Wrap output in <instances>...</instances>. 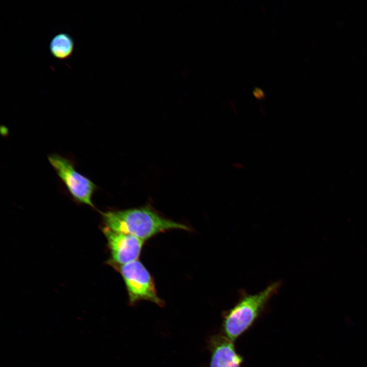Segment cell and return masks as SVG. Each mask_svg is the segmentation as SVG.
Returning <instances> with one entry per match:
<instances>
[{
    "mask_svg": "<svg viewBox=\"0 0 367 367\" xmlns=\"http://www.w3.org/2000/svg\"><path fill=\"white\" fill-rule=\"evenodd\" d=\"M207 344L211 354L208 367H241L243 357L223 333L211 335Z\"/></svg>",
    "mask_w": 367,
    "mask_h": 367,
    "instance_id": "obj_6",
    "label": "cell"
},
{
    "mask_svg": "<svg viewBox=\"0 0 367 367\" xmlns=\"http://www.w3.org/2000/svg\"><path fill=\"white\" fill-rule=\"evenodd\" d=\"M119 270L126 285L130 304L147 300L164 306V301L158 296L153 278L140 260L122 265Z\"/></svg>",
    "mask_w": 367,
    "mask_h": 367,
    "instance_id": "obj_4",
    "label": "cell"
},
{
    "mask_svg": "<svg viewBox=\"0 0 367 367\" xmlns=\"http://www.w3.org/2000/svg\"><path fill=\"white\" fill-rule=\"evenodd\" d=\"M74 50V41L67 33H60L55 36L49 44V50L53 56L59 60L69 58Z\"/></svg>",
    "mask_w": 367,
    "mask_h": 367,
    "instance_id": "obj_7",
    "label": "cell"
},
{
    "mask_svg": "<svg viewBox=\"0 0 367 367\" xmlns=\"http://www.w3.org/2000/svg\"><path fill=\"white\" fill-rule=\"evenodd\" d=\"M253 95L258 100H262L265 97L264 91L259 88L256 87L253 90Z\"/></svg>",
    "mask_w": 367,
    "mask_h": 367,
    "instance_id": "obj_8",
    "label": "cell"
},
{
    "mask_svg": "<svg viewBox=\"0 0 367 367\" xmlns=\"http://www.w3.org/2000/svg\"><path fill=\"white\" fill-rule=\"evenodd\" d=\"M47 158L73 199L78 203L95 208L92 197L97 190V186L78 172L70 160L57 153L50 154Z\"/></svg>",
    "mask_w": 367,
    "mask_h": 367,
    "instance_id": "obj_3",
    "label": "cell"
},
{
    "mask_svg": "<svg viewBox=\"0 0 367 367\" xmlns=\"http://www.w3.org/2000/svg\"><path fill=\"white\" fill-rule=\"evenodd\" d=\"M111 253L110 262L121 266L138 260L144 241L133 234L114 231L103 227Z\"/></svg>",
    "mask_w": 367,
    "mask_h": 367,
    "instance_id": "obj_5",
    "label": "cell"
},
{
    "mask_svg": "<svg viewBox=\"0 0 367 367\" xmlns=\"http://www.w3.org/2000/svg\"><path fill=\"white\" fill-rule=\"evenodd\" d=\"M101 214L106 227L114 231L133 234L144 241L168 230L190 229L185 224L160 216L148 206Z\"/></svg>",
    "mask_w": 367,
    "mask_h": 367,
    "instance_id": "obj_1",
    "label": "cell"
},
{
    "mask_svg": "<svg viewBox=\"0 0 367 367\" xmlns=\"http://www.w3.org/2000/svg\"><path fill=\"white\" fill-rule=\"evenodd\" d=\"M281 285V281L272 282L254 294L241 290L235 304L222 313V333L232 342L236 340L252 326Z\"/></svg>",
    "mask_w": 367,
    "mask_h": 367,
    "instance_id": "obj_2",
    "label": "cell"
}]
</instances>
